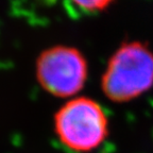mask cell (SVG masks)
<instances>
[{
    "mask_svg": "<svg viewBox=\"0 0 153 153\" xmlns=\"http://www.w3.org/2000/svg\"><path fill=\"white\" fill-rule=\"evenodd\" d=\"M153 85V53L140 43L124 44L111 59L102 89L114 101H128Z\"/></svg>",
    "mask_w": 153,
    "mask_h": 153,
    "instance_id": "1",
    "label": "cell"
},
{
    "mask_svg": "<svg viewBox=\"0 0 153 153\" xmlns=\"http://www.w3.org/2000/svg\"><path fill=\"white\" fill-rule=\"evenodd\" d=\"M54 130L61 143L70 150L88 152L108 135V118L96 101L85 97L66 102L54 117Z\"/></svg>",
    "mask_w": 153,
    "mask_h": 153,
    "instance_id": "2",
    "label": "cell"
},
{
    "mask_svg": "<svg viewBox=\"0 0 153 153\" xmlns=\"http://www.w3.org/2000/svg\"><path fill=\"white\" fill-rule=\"evenodd\" d=\"M36 79L47 93L70 97L79 93L87 76V65L76 48L55 46L43 51L36 61Z\"/></svg>",
    "mask_w": 153,
    "mask_h": 153,
    "instance_id": "3",
    "label": "cell"
},
{
    "mask_svg": "<svg viewBox=\"0 0 153 153\" xmlns=\"http://www.w3.org/2000/svg\"><path fill=\"white\" fill-rule=\"evenodd\" d=\"M72 5L78 9V11L87 14H93L102 11L110 4L108 1H74Z\"/></svg>",
    "mask_w": 153,
    "mask_h": 153,
    "instance_id": "4",
    "label": "cell"
}]
</instances>
